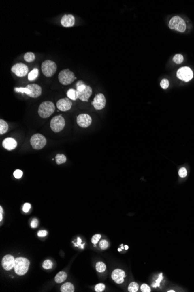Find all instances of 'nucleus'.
<instances>
[{
    "instance_id": "obj_27",
    "label": "nucleus",
    "mask_w": 194,
    "mask_h": 292,
    "mask_svg": "<svg viewBox=\"0 0 194 292\" xmlns=\"http://www.w3.org/2000/svg\"><path fill=\"white\" fill-rule=\"evenodd\" d=\"M138 289H139L138 284L134 282H131L128 287V290L130 292H136L138 290Z\"/></svg>"
},
{
    "instance_id": "obj_37",
    "label": "nucleus",
    "mask_w": 194,
    "mask_h": 292,
    "mask_svg": "<svg viewBox=\"0 0 194 292\" xmlns=\"http://www.w3.org/2000/svg\"><path fill=\"white\" fill-rule=\"evenodd\" d=\"M14 175L16 178L19 179L22 177L23 172L20 170H16L14 173Z\"/></svg>"
},
{
    "instance_id": "obj_21",
    "label": "nucleus",
    "mask_w": 194,
    "mask_h": 292,
    "mask_svg": "<svg viewBox=\"0 0 194 292\" xmlns=\"http://www.w3.org/2000/svg\"><path fill=\"white\" fill-rule=\"evenodd\" d=\"M66 278H67V274L65 272H60L56 275L55 280L56 283H60L64 282L66 279Z\"/></svg>"
},
{
    "instance_id": "obj_17",
    "label": "nucleus",
    "mask_w": 194,
    "mask_h": 292,
    "mask_svg": "<svg viewBox=\"0 0 194 292\" xmlns=\"http://www.w3.org/2000/svg\"><path fill=\"white\" fill-rule=\"evenodd\" d=\"M61 25L65 27H70L74 26L75 23V18L73 15L68 14L62 16L61 20Z\"/></svg>"
},
{
    "instance_id": "obj_9",
    "label": "nucleus",
    "mask_w": 194,
    "mask_h": 292,
    "mask_svg": "<svg viewBox=\"0 0 194 292\" xmlns=\"http://www.w3.org/2000/svg\"><path fill=\"white\" fill-rule=\"evenodd\" d=\"M11 71L17 77H23L27 74L29 68L25 64L19 62L13 65L11 68Z\"/></svg>"
},
{
    "instance_id": "obj_36",
    "label": "nucleus",
    "mask_w": 194,
    "mask_h": 292,
    "mask_svg": "<svg viewBox=\"0 0 194 292\" xmlns=\"http://www.w3.org/2000/svg\"><path fill=\"white\" fill-rule=\"evenodd\" d=\"M141 290L142 292H150V288L146 284H142L141 286Z\"/></svg>"
},
{
    "instance_id": "obj_38",
    "label": "nucleus",
    "mask_w": 194,
    "mask_h": 292,
    "mask_svg": "<svg viewBox=\"0 0 194 292\" xmlns=\"http://www.w3.org/2000/svg\"><path fill=\"white\" fill-rule=\"evenodd\" d=\"M30 208H31V205L29 203H26L24 204V205L23 206V210L24 212L27 213L29 211V210L30 209Z\"/></svg>"
},
{
    "instance_id": "obj_23",
    "label": "nucleus",
    "mask_w": 194,
    "mask_h": 292,
    "mask_svg": "<svg viewBox=\"0 0 194 292\" xmlns=\"http://www.w3.org/2000/svg\"><path fill=\"white\" fill-rule=\"evenodd\" d=\"M38 75V69L36 68H34L32 69L28 74V80L30 81H32L35 80Z\"/></svg>"
},
{
    "instance_id": "obj_31",
    "label": "nucleus",
    "mask_w": 194,
    "mask_h": 292,
    "mask_svg": "<svg viewBox=\"0 0 194 292\" xmlns=\"http://www.w3.org/2000/svg\"><path fill=\"white\" fill-rule=\"evenodd\" d=\"M105 289V286L103 283H98L95 286V290L97 292H101Z\"/></svg>"
},
{
    "instance_id": "obj_40",
    "label": "nucleus",
    "mask_w": 194,
    "mask_h": 292,
    "mask_svg": "<svg viewBox=\"0 0 194 292\" xmlns=\"http://www.w3.org/2000/svg\"><path fill=\"white\" fill-rule=\"evenodd\" d=\"M47 232L46 230H40L39 232H38L37 233V235L38 237H46L47 235Z\"/></svg>"
},
{
    "instance_id": "obj_19",
    "label": "nucleus",
    "mask_w": 194,
    "mask_h": 292,
    "mask_svg": "<svg viewBox=\"0 0 194 292\" xmlns=\"http://www.w3.org/2000/svg\"><path fill=\"white\" fill-rule=\"evenodd\" d=\"M61 291L62 292H73L74 291V287L71 283L67 282L62 286Z\"/></svg>"
},
{
    "instance_id": "obj_25",
    "label": "nucleus",
    "mask_w": 194,
    "mask_h": 292,
    "mask_svg": "<svg viewBox=\"0 0 194 292\" xmlns=\"http://www.w3.org/2000/svg\"><path fill=\"white\" fill-rule=\"evenodd\" d=\"M55 160H56V163L58 165H61V164H62V163H64L66 162V158L63 154H57L55 157Z\"/></svg>"
},
{
    "instance_id": "obj_44",
    "label": "nucleus",
    "mask_w": 194,
    "mask_h": 292,
    "mask_svg": "<svg viewBox=\"0 0 194 292\" xmlns=\"http://www.w3.org/2000/svg\"><path fill=\"white\" fill-rule=\"evenodd\" d=\"M169 291V292H170V291H171V292H174L175 291H174V290H169V291Z\"/></svg>"
},
{
    "instance_id": "obj_33",
    "label": "nucleus",
    "mask_w": 194,
    "mask_h": 292,
    "mask_svg": "<svg viewBox=\"0 0 194 292\" xmlns=\"http://www.w3.org/2000/svg\"><path fill=\"white\" fill-rule=\"evenodd\" d=\"M178 174H179V176L181 178H184V177H185L187 175V171L186 170V169L185 167H182L181 168L180 170H179V171H178Z\"/></svg>"
},
{
    "instance_id": "obj_12",
    "label": "nucleus",
    "mask_w": 194,
    "mask_h": 292,
    "mask_svg": "<svg viewBox=\"0 0 194 292\" xmlns=\"http://www.w3.org/2000/svg\"><path fill=\"white\" fill-rule=\"evenodd\" d=\"M56 106L59 110L62 112H66L71 108L72 106V102L69 98H63L57 101Z\"/></svg>"
},
{
    "instance_id": "obj_3",
    "label": "nucleus",
    "mask_w": 194,
    "mask_h": 292,
    "mask_svg": "<svg viewBox=\"0 0 194 292\" xmlns=\"http://www.w3.org/2000/svg\"><path fill=\"white\" fill-rule=\"evenodd\" d=\"M59 82L63 85H68L73 82L76 80L74 73L69 69L62 70L58 75Z\"/></svg>"
},
{
    "instance_id": "obj_29",
    "label": "nucleus",
    "mask_w": 194,
    "mask_h": 292,
    "mask_svg": "<svg viewBox=\"0 0 194 292\" xmlns=\"http://www.w3.org/2000/svg\"><path fill=\"white\" fill-rule=\"evenodd\" d=\"M15 90L16 92H17L25 93L28 96L30 95V93H31L30 90L28 88H27L26 87V88H15Z\"/></svg>"
},
{
    "instance_id": "obj_7",
    "label": "nucleus",
    "mask_w": 194,
    "mask_h": 292,
    "mask_svg": "<svg viewBox=\"0 0 194 292\" xmlns=\"http://www.w3.org/2000/svg\"><path fill=\"white\" fill-rule=\"evenodd\" d=\"M65 126V120L62 116L53 117L50 123V127L54 132H59Z\"/></svg>"
},
{
    "instance_id": "obj_14",
    "label": "nucleus",
    "mask_w": 194,
    "mask_h": 292,
    "mask_svg": "<svg viewBox=\"0 0 194 292\" xmlns=\"http://www.w3.org/2000/svg\"><path fill=\"white\" fill-rule=\"evenodd\" d=\"M126 276L125 271L120 269L114 270L112 273V278L118 284H121L124 282V279Z\"/></svg>"
},
{
    "instance_id": "obj_42",
    "label": "nucleus",
    "mask_w": 194,
    "mask_h": 292,
    "mask_svg": "<svg viewBox=\"0 0 194 292\" xmlns=\"http://www.w3.org/2000/svg\"><path fill=\"white\" fill-rule=\"evenodd\" d=\"M0 210H1V214H0V221H1L3 220V209L1 206L0 207Z\"/></svg>"
},
{
    "instance_id": "obj_6",
    "label": "nucleus",
    "mask_w": 194,
    "mask_h": 292,
    "mask_svg": "<svg viewBox=\"0 0 194 292\" xmlns=\"http://www.w3.org/2000/svg\"><path fill=\"white\" fill-rule=\"evenodd\" d=\"M169 26L170 29L176 30L180 32H184L186 30V24L185 21L178 16H175L170 19Z\"/></svg>"
},
{
    "instance_id": "obj_28",
    "label": "nucleus",
    "mask_w": 194,
    "mask_h": 292,
    "mask_svg": "<svg viewBox=\"0 0 194 292\" xmlns=\"http://www.w3.org/2000/svg\"><path fill=\"white\" fill-rule=\"evenodd\" d=\"M173 60L175 63H176L177 64H180L183 61L184 57L181 54H176L174 56Z\"/></svg>"
},
{
    "instance_id": "obj_2",
    "label": "nucleus",
    "mask_w": 194,
    "mask_h": 292,
    "mask_svg": "<svg viewBox=\"0 0 194 292\" xmlns=\"http://www.w3.org/2000/svg\"><path fill=\"white\" fill-rule=\"evenodd\" d=\"M30 265L29 261L25 258L19 257L15 259L14 269L18 275H23L27 272Z\"/></svg>"
},
{
    "instance_id": "obj_11",
    "label": "nucleus",
    "mask_w": 194,
    "mask_h": 292,
    "mask_svg": "<svg viewBox=\"0 0 194 292\" xmlns=\"http://www.w3.org/2000/svg\"><path fill=\"white\" fill-rule=\"evenodd\" d=\"M91 104L94 106L96 110H101L103 108L106 104V99L102 93H98L95 96Z\"/></svg>"
},
{
    "instance_id": "obj_26",
    "label": "nucleus",
    "mask_w": 194,
    "mask_h": 292,
    "mask_svg": "<svg viewBox=\"0 0 194 292\" xmlns=\"http://www.w3.org/2000/svg\"><path fill=\"white\" fill-rule=\"evenodd\" d=\"M106 269V265L102 263V262H98L96 264V270L99 272V273H102V272H103Z\"/></svg>"
},
{
    "instance_id": "obj_24",
    "label": "nucleus",
    "mask_w": 194,
    "mask_h": 292,
    "mask_svg": "<svg viewBox=\"0 0 194 292\" xmlns=\"http://www.w3.org/2000/svg\"><path fill=\"white\" fill-rule=\"evenodd\" d=\"M35 58V56L34 54L32 52H27L24 55V60L27 62H33Z\"/></svg>"
},
{
    "instance_id": "obj_13",
    "label": "nucleus",
    "mask_w": 194,
    "mask_h": 292,
    "mask_svg": "<svg viewBox=\"0 0 194 292\" xmlns=\"http://www.w3.org/2000/svg\"><path fill=\"white\" fill-rule=\"evenodd\" d=\"M15 259L11 255H7L2 260V266L6 271H10L14 268Z\"/></svg>"
},
{
    "instance_id": "obj_22",
    "label": "nucleus",
    "mask_w": 194,
    "mask_h": 292,
    "mask_svg": "<svg viewBox=\"0 0 194 292\" xmlns=\"http://www.w3.org/2000/svg\"><path fill=\"white\" fill-rule=\"evenodd\" d=\"M8 130V123L3 119L0 120V134L3 135L6 133Z\"/></svg>"
},
{
    "instance_id": "obj_39",
    "label": "nucleus",
    "mask_w": 194,
    "mask_h": 292,
    "mask_svg": "<svg viewBox=\"0 0 194 292\" xmlns=\"http://www.w3.org/2000/svg\"><path fill=\"white\" fill-rule=\"evenodd\" d=\"M38 220L37 219L34 218L31 221V227L32 228H35L37 227L38 226Z\"/></svg>"
},
{
    "instance_id": "obj_16",
    "label": "nucleus",
    "mask_w": 194,
    "mask_h": 292,
    "mask_svg": "<svg viewBox=\"0 0 194 292\" xmlns=\"http://www.w3.org/2000/svg\"><path fill=\"white\" fill-rule=\"evenodd\" d=\"M77 93H78V98L80 100L83 101H87L92 95L93 90L90 86L87 85L84 89L79 92L77 91Z\"/></svg>"
},
{
    "instance_id": "obj_34",
    "label": "nucleus",
    "mask_w": 194,
    "mask_h": 292,
    "mask_svg": "<svg viewBox=\"0 0 194 292\" xmlns=\"http://www.w3.org/2000/svg\"><path fill=\"white\" fill-rule=\"evenodd\" d=\"M108 246H109V243L106 240H102L100 241L99 247L101 249H103V250L106 249L108 247Z\"/></svg>"
},
{
    "instance_id": "obj_8",
    "label": "nucleus",
    "mask_w": 194,
    "mask_h": 292,
    "mask_svg": "<svg viewBox=\"0 0 194 292\" xmlns=\"http://www.w3.org/2000/svg\"><path fill=\"white\" fill-rule=\"evenodd\" d=\"M177 77L182 81L188 82L193 78V72L189 67H182L177 71Z\"/></svg>"
},
{
    "instance_id": "obj_10",
    "label": "nucleus",
    "mask_w": 194,
    "mask_h": 292,
    "mask_svg": "<svg viewBox=\"0 0 194 292\" xmlns=\"http://www.w3.org/2000/svg\"><path fill=\"white\" fill-rule=\"evenodd\" d=\"M92 123L91 116L87 114H80L77 117V123L82 128H87Z\"/></svg>"
},
{
    "instance_id": "obj_30",
    "label": "nucleus",
    "mask_w": 194,
    "mask_h": 292,
    "mask_svg": "<svg viewBox=\"0 0 194 292\" xmlns=\"http://www.w3.org/2000/svg\"><path fill=\"white\" fill-rule=\"evenodd\" d=\"M52 265H53V264H52V261L49 260L44 261L43 263V268L46 269H49L51 268L52 267Z\"/></svg>"
},
{
    "instance_id": "obj_18",
    "label": "nucleus",
    "mask_w": 194,
    "mask_h": 292,
    "mask_svg": "<svg viewBox=\"0 0 194 292\" xmlns=\"http://www.w3.org/2000/svg\"><path fill=\"white\" fill-rule=\"evenodd\" d=\"M3 146L5 149L11 151L15 149L17 147V142L14 138H7L3 141Z\"/></svg>"
},
{
    "instance_id": "obj_32",
    "label": "nucleus",
    "mask_w": 194,
    "mask_h": 292,
    "mask_svg": "<svg viewBox=\"0 0 194 292\" xmlns=\"http://www.w3.org/2000/svg\"><path fill=\"white\" fill-rule=\"evenodd\" d=\"M169 82L167 79H163L162 80L161 82V86L163 89H166L169 87Z\"/></svg>"
},
{
    "instance_id": "obj_4",
    "label": "nucleus",
    "mask_w": 194,
    "mask_h": 292,
    "mask_svg": "<svg viewBox=\"0 0 194 292\" xmlns=\"http://www.w3.org/2000/svg\"><path fill=\"white\" fill-rule=\"evenodd\" d=\"M42 70L43 74L47 77H52L56 72L57 65L56 63L51 60L44 61L42 64Z\"/></svg>"
},
{
    "instance_id": "obj_45",
    "label": "nucleus",
    "mask_w": 194,
    "mask_h": 292,
    "mask_svg": "<svg viewBox=\"0 0 194 292\" xmlns=\"http://www.w3.org/2000/svg\"><path fill=\"white\" fill-rule=\"evenodd\" d=\"M121 250H121V249H120V248H119V250H118V251H121Z\"/></svg>"
},
{
    "instance_id": "obj_43",
    "label": "nucleus",
    "mask_w": 194,
    "mask_h": 292,
    "mask_svg": "<svg viewBox=\"0 0 194 292\" xmlns=\"http://www.w3.org/2000/svg\"><path fill=\"white\" fill-rule=\"evenodd\" d=\"M125 248H126V250H127L129 248V247L127 245H125Z\"/></svg>"
},
{
    "instance_id": "obj_15",
    "label": "nucleus",
    "mask_w": 194,
    "mask_h": 292,
    "mask_svg": "<svg viewBox=\"0 0 194 292\" xmlns=\"http://www.w3.org/2000/svg\"><path fill=\"white\" fill-rule=\"evenodd\" d=\"M26 88L30 90V95L29 96L33 98H37L39 97L42 93V89L40 86L37 84H30L26 86Z\"/></svg>"
},
{
    "instance_id": "obj_20",
    "label": "nucleus",
    "mask_w": 194,
    "mask_h": 292,
    "mask_svg": "<svg viewBox=\"0 0 194 292\" xmlns=\"http://www.w3.org/2000/svg\"><path fill=\"white\" fill-rule=\"evenodd\" d=\"M67 96L68 97L69 99L73 100H76L78 99V93H77V90H75L74 89H70L68 90L67 92Z\"/></svg>"
},
{
    "instance_id": "obj_35",
    "label": "nucleus",
    "mask_w": 194,
    "mask_h": 292,
    "mask_svg": "<svg viewBox=\"0 0 194 292\" xmlns=\"http://www.w3.org/2000/svg\"><path fill=\"white\" fill-rule=\"evenodd\" d=\"M101 238V234H95L94 235L92 239H91V242L94 244H96L98 243V242L99 241V240H100V239Z\"/></svg>"
},
{
    "instance_id": "obj_1",
    "label": "nucleus",
    "mask_w": 194,
    "mask_h": 292,
    "mask_svg": "<svg viewBox=\"0 0 194 292\" xmlns=\"http://www.w3.org/2000/svg\"><path fill=\"white\" fill-rule=\"evenodd\" d=\"M55 110V104L50 101H46L41 103L38 109V113L42 118L46 119L51 116Z\"/></svg>"
},
{
    "instance_id": "obj_41",
    "label": "nucleus",
    "mask_w": 194,
    "mask_h": 292,
    "mask_svg": "<svg viewBox=\"0 0 194 292\" xmlns=\"http://www.w3.org/2000/svg\"><path fill=\"white\" fill-rule=\"evenodd\" d=\"M162 278H162V273H161V274L160 275V277H159V279H158V280H157V283H156V284H155V285H154V287H157V285H158V286H159V283H160V282H161V279H162Z\"/></svg>"
},
{
    "instance_id": "obj_5",
    "label": "nucleus",
    "mask_w": 194,
    "mask_h": 292,
    "mask_svg": "<svg viewBox=\"0 0 194 292\" xmlns=\"http://www.w3.org/2000/svg\"><path fill=\"white\" fill-rule=\"evenodd\" d=\"M47 143V140L44 136L40 134L33 135L30 139V144L33 149L39 150L43 149Z\"/></svg>"
}]
</instances>
